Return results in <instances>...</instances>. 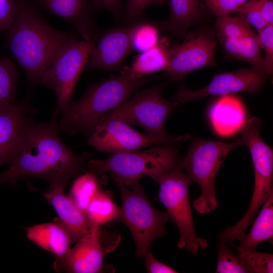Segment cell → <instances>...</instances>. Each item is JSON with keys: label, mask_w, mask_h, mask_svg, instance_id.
<instances>
[{"label": "cell", "mask_w": 273, "mask_h": 273, "mask_svg": "<svg viewBox=\"0 0 273 273\" xmlns=\"http://www.w3.org/2000/svg\"><path fill=\"white\" fill-rule=\"evenodd\" d=\"M56 111L50 120H31L25 126L8 168L0 173V186H14L19 179L37 177L50 186H64L81 174L92 154H76L61 139Z\"/></svg>", "instance_id": "1"}, {"label": "cell", "mask_w": 273, "mask_h": 273, "mask_svg": "<svg viewBox=\"0 0 273 273\" xmlns=\"http://www.w3.org/2000/svg\"><path fill=\"white\" fill-rule=\"evenodd\" d=\"M18 9L7 30V46L25 71L29 84L40 83L59 52L77 37L49 24L27 0H17Z\"/></svg>", "instance_id": "2"}, {"label": "cell", "mask_w": 273, "mask_h": 273, "mask_svg": "<svg viewBox=\"0 0 273 273\" xmlns=\"http://www.w3.org/2000/svg\"><path fill=\"white\" fill-rule=\"evenodd\" d=\"M152 79L148 76L133 77L123 71L91 85L79 100L62 112L59 130L70 134L78 131L91 133L105 115L128 100L134 92Z\"/></svg>", "instance_id": "3"}, {"label": "cell", "mask_w": 273, "mask_h": 273, "mask_svg": "<svg viewBox=\"0 0 273 273\" xmlns=\"http://www.w3.org/2000/svg\"><path fill=\"white\" fill-rule=\"evenodd\" d=\"M242 145L241 138L232 143H225L195 138L187 155L180 158V164L190 179L197 183L201 189V195L192 203L198 213L208 214L217 208L215 188L217 174L228 154Z\"/></svg>", "instance_id": "4"}, {"label": "cell", "mask_w": 273, "mask_h": 273, "mask_svg": "<svg viewBox=\"0 0 273 273\" xmlns=\"http://www.w3.org/2000/svg\"><path fill=\"white\" fill-rule=\"evenodd\" d=\"M112 177L122 198L119 214L113 222H123L127 226L135 242V255L142 257L154 240L166 235L169 216L167 211H160L151 204L139 182L129 187Z\"/></svg>", "instance_id": "5"}, {"label": "cell", "mask_w": 273, "mask_h": 273, "mask_svg": "<svg viewBox=\"0 0 273 273\" xmlns=\"http://www.w3.org/2000/svg\"><path fill=\"white\" fill-rule=\"evenodd\" d=\"M173 144L161 145L142 151L112 153L105 159H90L87 167L96 175L111 172L126 186H131L143 177H152L178 165L180 158Z\"/></svg>", "instance_id": "6"}, {"label": "cell", "mask_w": 273, "mask_h": 273, "mask_svg": "<svg viewBox=\"0 0 273 273\" xmlns=\"http://www.w3.org/2000/svg\"><path fill=\"white\" fill-rule=\"evenodd\" d=\"M261 120L253 117L247 120L242 128L244 145L250 151L254 169V186L250 204L242 218L234 225L226 228L228 236L241 241L258 210L273 191L272 149L262 139L259 132Z\"/></svg>", "instance_id": "7"}, {"label": "cell", "mask_w": 273, "mask_h": 273, "mask_svg": "<svg viewBox=\"0 0 273 273\" xmlns=\"http://www.w3.org/2000/svg\"><path fill=\"white\" fill-rule=\"evenodd\" d=\"M151 177L159 184V199L179 231L178 248H185L194 255L207 248V241L199 237L195 231L189 194L192 181L179 161L173 169Z\"/></svg>", "instance_id": "8"}, {"label": "cell", "mask_w": 273, "mask_h": 273, "mask_svg": "<svg viewBox=\"0 0 273 273\" xmlns=\"http://www.w3.org/2000/svg\"><path fill=\"white\" fill-rule=\"evenodd\" d=\"M163 84L156 85L137 93L127 100L105 115L101 119H116L129 125H136L150 135L168 138L166 131V119L174 108V104L162 95Z\"/></svg>", "instance_id": "9"}, {"label": "cell", "mask_w": 273, "mask_h": 273, "mask_svg": "<svg viewBox=\"0 0 273 273\" xmlns=\"http://www.w3.org/2000/svg\"><path fill=\"white\" fill-rule=\"evenodd\" d=\"M95 41L76 38L62 48L43 74L40 83L55 92L59 111H63L71 103L74 87Z\"/></svg>", "instance_id": "10"}, {"label": "cell", "mask_w": 273, "mask_h": 273, "mask_svg": "<svg viewBox=\"0 0 273 273\" xmlns=\"http://www.w3.org/2000/svg\"><path fill=\"white\" fill-rule=\"evenodd\" d=\"M190 136L189 133L165 138L139 132L130 125L116 119H101L87 141L88 145L99 151L110 153L137 151L152 145L176 144Z\"/></svg>", "instance_id": "11"}, {"label": "cell", "mask_w": 273, "mask_h": 273, "mask_svg": "<svg viewBox=\"0 0 273 273\" xmlns=\"http://www.w3.org/2000/svg\"><path fill=\"white\" fill-rule=\"evenodd\" d=\"M216 48L215 35L210 30L192 32L181 44L170 48L166 75L177 81L197 69L216 66Z\"/></svg>", "instance_id": "12"}, {"label": "cell", "mask_w": 273, "mask_h": 273, "mask_svg": "<svg viewBox=\"0 0 273 273\" xmlns=\"http://www.w3.org/2000/svg\"><path fill=\"white\" fill-rule=\"evenodd\" d=\"M269 75L267 71L253 66L222 72L214 75L210 83L202 88L192 90L180 87L174 96L173 100L178 104L212 95L220 96L241 92L254 94L262 87Z\"/></svg>", "instance_id": "13"}, {"label": "cell", "mask_w": 273, "mask_h": 273, "mask_svg": "<svg viewBox=\"0 0 273 273\" xmlns=\"http://www.w3.org/2000/svg\"><path fill=\"white\" fill-rule=\"evenodd\" d=\"M100 226L91 224L88 231L62 258L56 259L54 269L70 273H97L103 270L105 250Z\"/></svg>", "instance_id": "14"}, {"label": "cell", "mask_w": 273, "mask_h": 273, "mask_svg": "<svg viewBox=\"0 0 273 273\" xmlns=\"http://www.w3.org/2000/svg\"><path fill=\"white\" fill-rule=\"evenodd\" d=\"M130 27L129 24L113 28L98 36L86 68L112 70L120 67L131 50Z\"/></svg>", "instance_id": "15"}, {"label": "cell", "mask_w": 273, "mask_h": 273, "mask_svg": "<svg viewBox=\"0 0 273 273\" xmlns=\"http://www.w3.org/2000/svg\"><path fill=\"white\" fill-rule=\"evenodd\" d=\"M35 113L27 102L0 109V166L13 160L23 130Z\"/></svg>", "instance_id": "16"}, {"label": "cell", "mask_w": 273, "mask_h": 273, "mask_svg": "<svg viewBox=\"0 0 273 273\" xmlns=\"http://www.w3.org/2000/svg\"><path fill=\"white\" fill-rule=\"evenodd\" d=\"M89 0H39L50 13L70 23L82 39L96 40L97 32L91 17Z\"/></svg>", "instance_id": "17"}, {"label": "cell", "mask_w": 273, "mask_h": 273, "mask_svg": "<svg viewBox=\"0 0 273 273\" xmlns=\"http://www.w3.org/2000/svg\"><path fill=\"white\" fill-rule=\"evenodd\" d=\"M64 187L61 185L50 186L43 195L57 212L58 219L70 233L74 243L88 231L91 224L85 213L65 193Z\"/></svg>", "instance_id": "18"}, {"label": "cell", "mask_w": 273, "mask_h": 273, "mask_svg": "<svg viewBox=\"0 0 273 273\" xmlns=\"http://www.w3.org/2000/svg\"><path fill=\"white\" fill-rule=\"evenodd\" d=\"M208 116L216 133L222 136L241 130L247 121L242 101L233 94L220 96L210 106Z\"/></svg>", "instance_id": "19"}, {"label": "cell", "mask_w": 273, "mask_h": 273, "mask_svg": "<svg viewBox=\"0 0 273 273\" xmlns=\"http://www.w3.org/2000/svg\"><path fill=\"white\" fill-rule=\"evenodd\" d=\"M26 235L30 241L52 253L56 259L63 258L73 244L70 233L58 218L28 227Z\"/></svg>", "instance_id": "20"}, {"label": "cell", "mask_w": 273, "mask_h": 273, "mask_svg": "<svg viewBox=\"0 0 273 273\" xmlns=\"http://www.w3.org/2000/svg\"><path fill=\"white\" fill-rule=\"evenodd\" d=\"M165 1H168L170 15L169 19L161 23V26L179 34H186L207 10L204 0Z\"/></svg>", "instance_id": "21"}, {"label": "cell", "mask_w": 273, "mask_h": 273, "mask_svg": "<svg viewBox=\"0 0 273 273\" xmlns=\"http://www.w3.org/2000/svg\"><path fill=\"white\" fill-rule=\"evenodd\" d=\"M170 48L165 39L138 55L130 67L124 70L132 76L139 77L165 70L168 63Z\"/></svg>", "instance_id": "22"}, {"label": "cell", "mask_w": 273, "mask_h": 273, "mask_svg": "<svg viewBox=\"0 0 273 273\" xmlns=\"http://www.w3.org/2000/svg\"><path fill=\"white\" fill-rule=\"evenodd\" d=\"M273 237V191L268 195L253 222L251 229L240 242V246L255 250L257 246Z\"/></svg>", "instance_id": "23"}, {"label": "cell", "mask_w": 273, "mask_h": 273, "mask_svg": "<svg viewBox=\"0 0 273 273\" xmlns=\"http://www.w3.org/2000/svg\"><path fill=\"white\" fill-rule=\"evenodd\" d=\"M220 41L224 51L229 56L263 69L270 74L260 52L254 31L239 39H221Z\"/></svg>", "instance_id": "24"}, {"label": "cell", "mask_w": 273, "mask_h": 273, "mask_svg": "<svg viewBox=\"0 0 273 273\" xmlns=\"http://www.w3.org/2000/svg\"><path fill=\"white\" fill-rule=\"evenodd\" d=\"M119 211L111 194L100 188L89 203L85 215L91 224L100 226L113 222Z\"/></svg>", "instance_id": "25"}, {"label": "cell", "mask_w": 273, "mask_h": 273, "mask_svg": "<svg viewBox=\"0 0 273 273\" xmlns=\"http://www.w3.org/2000/svg\"><path fill=\"white\" fill-rule=\"evenodd\" d=\"M100 188L97 175L88 171L77 176L69 196L85 214L89 203Z\"/></svg>", "instance_id": "26"}, {"label": "cell", "mask_w": 273, "mask_h": 273, "mask_svg": "<svg viewBox=\"0 0 273 273\" xmlns=\"http://www.w3.org/2000/svg\"><path fill=\"white\" fill-rule=\"evenodd\" d=\"M17 68L8 58L0 57V109L11 107L16 104Z\"/></svg>", "instance_id": "27"}, {"label": "cell", "mask_w": 273, "mask_h": 273, "mask_svg": "<svg viewBox=\"0 0 273 273\" xmlns=\"http://www.w3.org/2000/svg\"><path fill=\"white\" fill-rule=\"evenodd\" d=\"M131 24L130 40L131 50L140 53L146 51L159 41L157 24L140 19Z\"/></svg>", "instance_id": "28"}, {"label": "cell", "mask_w": 273, "mask_h": 273, "mask_svg": "<svg viewBox=\"0 0 273 273\" xmlns=\"http://www.w3.org/2000/svg\"><path fill=\"white\" fill-rule=\"evenodd\" d=\"M237 250V255L250 272L272 273L273 255L267 253L246 250L233 242H229Z\"/></svg>", "instance_id": "29"}, {"label": "cell", "mask_w": 273, "mask_h": 273, "mask_svg": "<svg viewBox=\"0 0 273 273\" xmlns=\"http://www.w3.org/2000/svg\"><path fill=\"white\" fill-rule=\"evenodd\" d=\"M215 24L219 39H239L253 31L251 26L237 15L218 17Z\"/></svg>", "instance_id": "30"}, {"label": "cell", "mask_w": 273, "mask_h": 273, "mask_svg": "<svg viewBox=\"0 0 273 273\" xmlns=\"http://www.w3.org/2000/svg\"><path fill=\"white\" fill-rule=\"evenodd\" d=\"M215 272L249 273V269L238 255H235L224 241L219 242Z\"/></svg>", "instance_id": "31"}, {"label": "cell", "mask_w": 273, "mask_h": 273, "mask_svg": "<svg viewBox=\"0 0 273 273\" xmlns=\"http://www.w3.org/2000/svg\"><path fill=\"white\" fill-rule=\"evenodd\" d=\"M236 12L238 16L242 18L250 26L255 28L258 31L267 25L258 7L256 0H250L240 6Z\"/></svg>", "instance_id": "32"}, {"label": "cell", "mask_w": 273, "mask_h": 273, "mask_svg": "<svg viewBox=\"0 0 273 273\" xmlns=\"http://www.w3.org/2000/svg\"><path fill=\"white\" fill-rule=\"evenodd\" d=\"M256 39L259 48L264 51L266 67L272 74L273 71V24L267 25L258 31Z\"/></svg>", "instance_id": "33"}, {"label": "cell", "mask_w": 273, "mask_h": 273, "mask_svg": "<svg viewBox=\"0 0 273 273\" xmlns=\"http://www.w3.org/2000/svg\"><path fill=\"white\" fill-rule=\"evenodd\" d=\"M165 0H126L125 18L128 21L135 22L140 19L143 11L152 5H161Z\"/></svg>", "instance_id": "34"}, {"label": "cell", "mask_w": 273, "mask_h": 273, "mask_svg": "<svg viewBox=\"0 0 273 273\" xmlns=\"http://www.w3.org/2000/svg\"><path fill=\"white\" fill-rule=\"evenodd\" d=\"M206 9L217 17L230 15L240 7L237 0H204Z\"/></svg>", "instance_id": "35"}, {"label": "cell", "mask_w": 273, "mask_h": 273, "mask_svg": "<svg viewBox=\"0 0 273 273\" xmlns=\"http://www.w3.org/2000/svg\"><path fill=\"white\" fill-rule=\"evenodd\" d=\"M17 0H0V33L7 31L16 15Z\"/></svg>", "instance_id": "36"}, {"label": "cell", "mask_w": 273, "mask_h": 273, "mask_svg": "<svg viewBox=\"0 0 273 273\" xmlns=\"http://www.w3.org/2000/svg\"><path fill=\"white\" fill-rule=\"evenodd\" d=\"M144 263L147 270L150 273H176L178 271L171 267L158 261L150 249L144 255Z\"/></svg>", "instance_id": "37"}, {"label": "cell", "mask_w": 273, "mask_h": 273, "mask_svg": "<svg viewBox=\"0 0 273 273\" xmlns=\"http://www.w3.org/2000/svg\"><path fill=\"white\" fill-rule=\"evenodd\" d=\"M97 9H105L110 12L115 18L119 17L121 12V0H90Z\"/></svg>", "instance_id": "38"}, {"label": "cell", "mask_w": 273, "mask_h": 273, "mask_svg": "<svg viewBox=\"0 0 273 273\" xmlns=\"http://www.w3.org/2000/svg\"><path fill=\"white\" fill-rule=\"evenodd\" d=\"M256 2L267 25L273 24V0H256Z\"/></svg>", "instance_id": "39"}, {"label": "cell", "mask_w": 273, "mask_h": 273, "mask_svg": "<svg viewBox=\"0 0 273 273\" xmlns=\"http://www.w3.org/2000/svg\"><path fill=\"white\" fill-rule=\"evenodd\" d=\"M249 1L250 0H237V3L239 4V6L242 5L243 4H245V3Z\"/></svg>", "instance_id": "40"}]
</instances>
